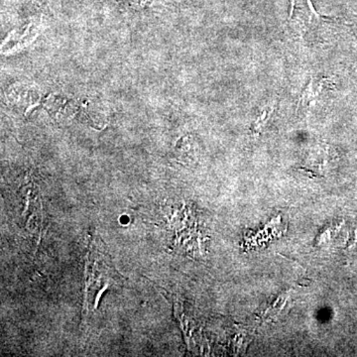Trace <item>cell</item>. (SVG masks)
<instances>
[{
	"mask_svg": "<svg viewBox=\"0 0 357 357\" xmlns=\"http://www.w3.org/2000/svg\"><path fill=\"white\" fill-rule=\"evenodd\" d=\"M321 91V84H319V86H314V79H310L309 84H307L302 96H301L299 105H298L297 114L307 115L310 105L316 100L317 96L319 95Z\"/></svg>",
	"mask_w": 357,
	"mask_h": 357,
	"instance_id": "obj_1",
	"label": "cell"
},
{
	"mask_svg": "<svg viewBox=\"0 0 357 357\" xmlns=\"http://www.w3.org/2000/svg\"><path fill=\"white\" fill-rule=\"evenodd\" d=\"M273 112L274 109L263 110L262 114L253 122L252 126H251V131H252V133L255 134V136L259 135L260 132H261L262 129L266 126Z\"/></svg>",
	"mask_w": 357,
	"mask_h": 357,
	"instance_id": "obj_2",
	"label": "cell"
}]
</instances>
